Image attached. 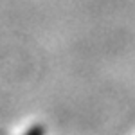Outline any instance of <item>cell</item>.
Here are the masks:
<instances>
[{"instance_id": "cell-1", "label": "cell", "mask_w": 135, "mask_h": 135, "mask_svg": "<svg viewBox=\"0 0 135 135\" xmlns=\"http://www.w3.org/2000/svg\"><path fill=\"white\" fill-rule=\"evenodd\" d=\"M23 135H43V128L42 126H32V128H29Z\"/></svg>"}]
</instances>
